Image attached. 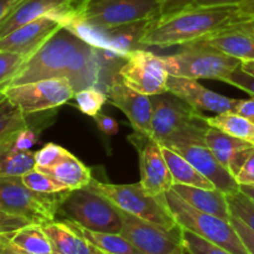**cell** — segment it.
<instances>
[{
  "label": "cell",
  "instance_id": "18",
  "mask_svg": "<svg viewBox=\"0 0 254 254\" xmlns=\"http://www.w3.org/2000/svg\"><path fill=\"white\" fill-rule=\"evenodd\" d=\"M180 155L190 161L205 178H207L215 185L216 189L225 192L226 195L236 193L240 191V185L236 181L235 176L218 161L205 143L190 144L174 148Z\"/></svg>",
  "mask_w": 254,
  "mask_h": 254
},
{
  "label": "cell",
  "instance_id": "12",
  "mask_svg": "<svg viewBox=\"0 0 254 254\" xmlns=\"http://www.w3.org/2000/svg\"><path fill=\"white\" fill-rule=\"evenodd\" d=\"M119 215L122 217V230L119 235L128 240L143 254H171L183 247V228L180 226L168 230L122 210H119Z\"/></svg>",
  "mask_w": 254,
  "mask_h": 254
},
{
  "label": "cell",
  "instance_id": "15",
  "mask_svg": "<svg viewBox=\"0 0 254 254\" xmlns=\"http://www.w3.org/2000/svg\"><path fill=\"white\" fill-rule=\"evenodd\" d=\"M140 181L143 190L150 196H163L174 186L170 169L163 155L161 145L153 138H146L139 149Z\"/></svg>",
  "mask_w": 254,
  "mask_h": 254
},
{
  "label": "cell",
  "instance_id": "37",
  "mask_svg": "<svg viewBox=\"0 0 254 254\" xmlns=\"http://www.w3.org/2000/svg\"><path fill=\"white\" fill-rule=\"evenodd\" d=\"M29 223L31 222H29L25 218L10 215V213H6L0 210V235L14 232V231L19 230V228L24 227V226L29 225Z\"/></svg>",
  "mask_w": 254,
  "mask_h": 254
},
{
  "label": "cell",
  "instance_id": "51",
  "mask_svg": "<svg viewBox=\"0 0 254 254\" xmlns=\"http://www.w3.org/2000/svg\"><path fill=\"white\" fill-rule=\"evenodd\" d=\"M6 98V97H5V94H4V92L2 91H0V103H1L2 101H4V99Z\"/></svg>",
  "mask_w": 254,
  "mask_h": 254
},
{
  "label": "cell",
  "instance_id": "20",
  "mask_svg": "<svg viewBox=\"0 0 254 254\" xmlns=\"http://www.w3.org/2000/svg\"><path fill=\"white\" fill-rule=\"evenodd\" d=\"M205 144L235 178L254 148L251 143L235 138L213 127H208L206 130Z\"/></svg>",
  "mask_w": 254,
  "mask_h": 254
},
{
  "label": "cell",
  "instance_id": "5",
  "mask_svg": "<svg viewBox=\"0 0 254 254\" xmlns=\"http://www.w3.org/2000/svg\"><path fill=\"white\" fill-rule=\"evenodd\" d=\"M69 191L42 193L27 188L21 176L0 178V210L31 223L45 225L55 221Z\"/></svg>",
  "mask_w": 254,
  "mask_h": 254
},
{
  "label": "cell",
  "instance_id": "49",
  "mask_svg": "<svg viewBox=\"0 0 254 254\" xmlns=\"http://www.w3.org/2000/svg\"><path fill=\"white\" fill-rule=\"evenodd\" d=\"M243 25H246L247 27H250L251 30H253L254 31V19H251V20H246V21H241Z\"/></svg>",
  "mask_w": 254,
  "mask_h": 254
},
{
  "label": "cell",
  "instance_id": "24",
  "mask_svg": "<svg viewBox=\"0 0 254 254\" xmlns=\"http://www.w3.org/2000/svg\"><path fill=\"white\" fill-rule=\"evenodd\" d=\"M41 171L49 174L57 183L71 191L87 188L93 179L91 170L71 153L62 159L59 164Z\"/></svg>",
  "mask_w": 254,
  "mask_h": 254
},
{
  "label": "cell",
  "instance_id": "35",
  "mask_svg": "<svg viewBox=\"0 0 254 254\" xmlns=\"http://www.w3.org/2000/svg\"><path fill=\"white\" fill-rule=\"evenodd\" d=\"M69 154L68 150H66L62 146L57 144L49 143L42 146L40 150L35 151V163H36V169L44 170V169L52 168L54 165L59 164L62 159L66 158Z\"/></svg>",
  "mask_w": 254,
  "mask_h": 254
},
{
  "label": "cell",
  "instance_id": "31",
  "mask_svg": "<svg viewBox=\"0 0 254 254\" xmlns=\"http://www.w3.org/2000/svg\"><path fill=\"white\" fill-rule=\"evenodd\" d=\"M181 242L185 253L189 254H233L230 251L184 228L181 232Z\"/></svg>",
  "mask_w": 254,
  "mask_h": 254
},
{
  "label": "cell",
  "instance_id": "50",
  "mask_svg": "<svg viewBox=\"0 0 254 254\" xmlns=\"http://www.w3.org/2000/svg\"><path fill=\"white\" fill-rule=\"evenodd\" d=\"M171 254H185V250H184V247L179 248V250H176L175 252H173Z\"/></svg>",
  "mask_w": 254,
  "mask_h": 254
},
{
  "label": "cell",
  "instance_id": "26",
  "mask_svg": "<svg viewBox=\"0 0 254 254\" xmlns=\"http://www.w3.org/2000/svg\"><path fill=\"white\" fill-rule=\"evenodd\" d=\"M9 240L26 254H54L51 241L42 225L29 223L14 232L6 233Z\"/></svg>",
  "mask_w": 254,
  "mask_h": 254
},
{
  "label": "cell",
  "instance_id": "39",
  "mask_svg": "<svg viewBox=\"0 0 254 254\" xmlns=\"http://www.w3.org/2000/svg\"><path fill=\"white\" fill-rule=\"evenodd\" d=\"M238 185H254V148L236 175Z\"/></svg>",
  "mask_w": 254,
  "mask_h": 254
},
{
  "label": "cell",
  "instance_id": "22",
  "mask_svg": "<svg viewBox=\"0 0 254 254\" xmlns=\"http://www.w3.org/2000/svg\"><path fill=\"white\" fill-rule=\"evenodd\" d=\"M51 241L54 254H106L74 231L64 221H52L42 225Z\"/></svg>",
  "mask_w": 254,
  "mask_h": 254
},
{
  "label": "cell",
  "instance_id": "14",
  "mask_svg": "<svg viewBox=\"0 0 254 254\" xmlns=\"http://www.w3.org/2000/svg\"><path fill=\"white\" fill-rule=\"evenodd\" d=\"M166 92L179 97L200 112H212L220 114L233 112L238 99L228 98L220 93L207 89L197 79L176 77L170 74L166 83Z\"/></svg>",
  "mask_w": 254,
  "mask_h": 254
},
{
  "label": "cell",
  "instance_id": "19",
  "mask_svg": "<svg viewBox=\"0 0 254 254\" xmlns=\"http://www.w3.org/2000/svg\"><path fill=\"white\" fill-rule=\"evenodd\" d=\"M61 26L60 21L52 17H40L0 37V50L19 54L27 59Z\"/></svg>",
  "mask_w": 254,
  "mask_h": 254
},
{
  "label": "cell",
  "instance_id": "16",
  "mask_svg": "<svg viewBox=\"0 0 254 254\" xmlns=\"http://www.w3.org/2000/svg\"><path fill=\"white\" fill-rule=\"evenodd\" d=\"M74 7L73 0H21L0 26V37L44 16L52 17L64 26Z\"/></svg>",
  "mask_w": 254,
  "mask_h": 254
},
{
  "label": "cell",
  "instance_id": "3",
  "mask_svg": "<svg viewBox=\"0 0 254 254\" xmlns=\"http://www.w3.org/2000/svg\"><path fill=\"white\" fill-rule=\"evenodd\" d=\"M153 103L151 138L160 145L174 149L205 143L208 129L206 116L179 97L169 93L150 96Z\"/></svg>",
  "mask_w": 254,
  "mask_h": 254
},
{
  "label": "cell",
  "instance_id": "48",
  "mask_svg": "<svg viewBox=\"0 0 254 254\" xmlns=\"http://www.w3.org/2000/svg\"><path fill=\"white\" fill-rule=\"evenodd\" d=\"M241 68L254 77V61H245L241 64Z\"/></svg>",
  "mask_w": 254,
  "mask_h": 254
},
{
  "label": "cell",
  "instance_id": "38",
  "mask_svg": "<svg viewBox=\"0 0 254 254\" xmlns=\"http://www.w3.org/2000/svg\"><path fill=\"white\" fill-rule=\"evenodd\" d=\"M231 223L235 227V230L237 231L238 236L242 240L243 245L246 246V248L248 250L250 254H254V232L248 227L246 223H243L240 218L235 217V216H231Z\"/></svg>",
  "mask_w": 254,
  "mask_h": 254
},
{
  "label": "cell",
  "instance_id": "32",
  "mask_svg": "<svg viewBox=\"0 0 254 254\" xmlns=\"http://www.w3.org/2000/svg\"><path fill=\"white\" fill-rule=\"evenodd\" d=\"M21 178L27 188L34 191H37V192L55 193L67 190L64 185L57 183L52 176H50L49 174L44 173V171L39 170L36 168L30 170L29 173L22 175Z\"/></svg>",
  "mask_w": 254,
  "mask_h": 254
},
{
  "label": "cell",
  "instance_id": "29",
  "mask_svg": "<svg viewBox=\"0 0 254 254\" xmlns=\"http://www.w3.org/2000/svg\"><path fill=\"white\" fill-rule=\"evenodd\" d=\"M32 114H25L19 107L5 98L0 103V144L26 128H32Z\"/></svg>",
  "mask_w": 254,
  "mask_h": 254
},
{
  "label": "cell",
  "instance_id": "13",
  "mask_svg": "<svg viewBox=\"0 0 254 254\" xmlns=\"http://www.w3.org/2000/svg\"><path fill=\"white\" fill-rule=\"evenodd\" d=\"M106 94L108 101L126 114L139 138H151L153 103L150 96L139 93L127 86L119 73L112 74L106 86Z\"/></svg>",
  "mask_w": 254,
  "mask_h": 254
},
{
  "label": "cell",
  "instance_id": "7",
  "mask_svg": "<svg viewBox=\"0 0 254 254\" xmlns=\"http://www.w3.org/2000/svg\"><path fill=\"white\" fill-rule=\"evenodd\" d=\"M164 197L176 223L181 228L191 231L233 254H250L231 221L192 207L174 190L164 193Z\"/></svg>",
  "mask_w": 254,
  "mask_h": 254
},
{
  "label": "cell",
  "instance_id": "52",
  "mask_svg": "<svg viewBox=\"0 0 254 254\" xmlns=\"http://www.w3.org/2000/svg\"><path fill=\"white\" fill-rule=\"evenodd\" d=\"M73 1H74V4L78 5V4H81L82 1H84V0H73Z\"/></svg>",
  "mask_w": 254,
  "mask_h": 254
},
{
  "label": "cell",
  "instance_id": "36",
  "mask_svg": "<svg viewBox=\"0 0 254 254\" xmlns=\"http://www.w3.org/2000/svg\"><path fill=\"white\" fill-rule=\"evenodd\" d=\"M223 82L231 84V86L237 87V88L242 89L246 93L254 97V77L252 74L243 71L241 66L236 68Z\"/></svg>",
  "mask_w": 254,
  "mask_h": 254
},
{
  "label": "cell",
  "instance_id": "27",
  "mask_svg": "<svg viewBox=\"0 0 254 254\" xmlns=\"http://www.w3.org/2000/svg\"><path fill=\"white\" fill-rule=\"evenodd\" d=\"M68 226H71L74 231L83 236L86 240L93 246H96L99 251L106 254H143L139 250H136L128 240L119 233H106V232H94V231L86 230L77 223L69 220H64Z\"/></svg>",
  "mask_w": 254,
  "mask_h": 254
},
{
  "label": "cell",
  "instance_id": "47",
  "mask_svg": "<svg viewBox=\"0 0 254 254\" xmlns=\"http://www.w3.org/2000/svg\"><path fill=\"white\" fill-rule=\"evenodd\" d=\"M240 191L247 195L251 200L254 201V185H241Z\"/></svg>",
  "mask_w": 254,
  "mask_h": 254
},
{
  "label": "cell",
  "instance_id": "23",
  "mask_svg": "<svg viewBox=\"0 0 254 254\" xmlns=\"http://www.w3.org/2000/svg\"><path fill=\"white\" fill-rule=\"evenodd\" d=\"M171 190L175 191L184 201L190 203L192 207L211 213L213 216L231 220V211L228 207L227 195L218 189H201L188 185H174Z\"/></svg>",
  "mask_w": 254,
  "mask_h": 254
},
{
  "label": "cell",
  "instance_id": "9",
  "mask_svg": "<svg viewBox=\"0 0 254 254\" xmlns=\"http://www.w3.org/2000/svg\"><path fill=\"white\" fill-rule=\"evenodd\" d=\"M59 215L94 232L121 233L122 230L118 207L88 188L69 191L60 206Z\"/></svg>",
  "mask_w": 254,
  "mask_h": 254
},
{
  "label": "cell",
  "instance_id": "30",
  "mask_svg": "<svg viewBox=\"0 0 254 254\" xmlns=\"http://www.w3.org/2000/svg\"><path fill=\"white\" fill-rule=\"evenodd\" d=\"M74 99L82 113L94 118L101 112L104 103L108 101V97L97 87H89V88L76 92Z\"/></svg>",
  "mask_w": 254,
  "mask_h": 254
},
{
  "label": "cell",
  "instance_id": "33",
  "mask_svg": "<svg viewBox=\"0 0 254 254\" xmlns=\"http://www.w3.org/2000/svg\"><path fill=\"white\" fill-rule=\"evenodd\" d=\"M227 202L231 215L240 218L254 232V201L251 200L242 191H238L236 193L227 195Z\"/></svg>",
  "mask_w": 254,
  "mask_h": 254
},
{
  "label": "cell",
  "instance_id": "44",
  "mask_svg": "<svg viewBox=\"0 0 254 254\" xmlns=\"http://www.w3.org/2000/svg\"><path fill=\"white\" fill-rule=\"evenodd\" d=\"M0 254H26L9 240L6 233L0 235Z\"/></svg>",
  "mask_w": 254,
  "mask_h": 254
},
{
  "label": "cell",
  "instance_id": "6",
  "mask_svg": "<svg viewBox=\"0 0 254 254\" xmlns=\"http://www.w3.org/2000/svg\"><path fill=\"white\" fill-rule=\"evenodd\" d=\"M169 74L191 79L225 81L242 61L208 45L193 42L179 52L161 56Z\"/></svg>",
  "mask_w": 254,
  "mask_h": 254
},
{
  "label": "cell",
  "instance_id": "46",
  "mask_svg": "<svg viewBox=\"0 0 254 254\" xmlns=\"http://www.w3.org/2000/svg\"><path fill=\"white\" fill-rule=\"evenodd\" d=\"M160 1L165 4V12H169L173 11V10L183 7L184 5L188 2V0H160ZM165 12H164V14H165Z\"/></svg>",
  "mask_w": 254,
  "mask_h": 254
},
{
  "label": "cell",
  "instance_id": "10",
  "mask_svg": "<svg viewBox=\"0 0 254 254\" xmlns=\"http://www.w3.org/2000/svg\"><path fill=\"white\" fill-rule=\"evenodd\" d=\"M5 97L25 114L42 113L59 108L74 98L73 87L66 78H51L2 89Z\"/></svg>",
  "mask_w": 254,
  "mask_h": 254
},
{
  "label": "cell",
  "instance_id": "2",
  "mask_svg": "<svg viewBox=\"0 0 254 254\" xmlns=\"http://www.w3.org/2000/svg\"><path fill=\"white\" fill-rule=\"evenodd\" d=\"M237 22V6H184L150 20L139 46H185Z\"/></svg>",
  "mask_w": 254,
  "mask_h": 254
},
{
  "label": "cell",
  "instance_id": "21",
  "mask_svg": "<svg viewBox=\"0 0 254 254\" xmlns=\"http://www.w3.org/2000/svg\"><path fill=\"white\" fill-rule=\"evenodd\" d=\"M197 42L215 47L242 62L254 61V31L242 22L231 25Z\"/></svg>",
  "mask_w": 254,
  "mask_h": 254
},
{
  "label": "cell",
  "instance_id": "17",
  "mask_svg": "<svg viewBox=\"0 0 254 254\" xmlns=\"http://www.w3.org/2000/svg\"><path fill=\"white\" fill-rule=\"evenodd\" d=\"M36 140V131L26 128L0 144V178L22 176L36 168L35 153L30 150Z\"/></svg>",
  "mask_w": 254,
  "mask_h": 254
},
{
  "label": "cell",
  "instance_id": "11",
  "mask_svg": "<svg viewBox=\"0 0 254 254\" xmlns=\"http://www.w3.org/2000/svg\"><path fill=\"white\" fill-rule=\"evenodd\" d=\"M118 71L124 83L145 96L166 93L169 72L161 56L136 49L129 52Z\"/></svg>",
  "mask_w": 254,
  "mask_h": 254
},
{
  "label": "cell",
  "instance_id": "28",
  "mask_svg": "<svg viewBox=\"0 0 254 254\" xmlns=\"http://www.w3.org/2000/svg\"><path fill=\"white\" fill-rule=\"evenodd\" d=\"M206 123L254 145V123L236 112H225L213 117H206Z\"/></svg>",
  "mask_w": 254,
  "mask_h": 254
},
{
  "label": "cell",
  "instance_id": "42",
  "mask_svg": "<svg viewBox=\"0 0 254 254\" xmlns=\"http://www.w3.org/2000/svg\"><path fill=\"white\" fill-rule=\"evenodd\" d=\"M233 112L246 117L254 123V97L251 99H238Z\"/></svg>",
  "mask_w": 254,
  "mask_h": 254
},
{
  "label": "cell",
  "instance_id": "45",
  "mask_svg": "<svg viewBox=\"0 0 254 254\" xmlns=\"http://www.w3.org/2000/svg\"><path fill=\"white\" fill-rule=\"evenodd\" d=\"M21 0H0V26Z\"/></svg>",
  "mask_w": 254,
  "mask_h": 254
},
{
  "label": "cell",
  "instance_id": "40",
  "mask_svg": "<svg viewBox=\"0 0 254 254\" xmlns=\"http://www.w3.org/2000/svg\"><path fill=\"white\" fill-rule=\"evenodd\" d=\"M94 121H96L99 130L103 131L107 135H114V134H117L119 131L118 122L114 118H112V117L107 116V114H103L99 112V113L94 117Z\"/></svg>",
  "mask_w": 254,
  "mask_h": 254
},
{
  "label": "cell",
  "instance_id": "43",
  "mask_svg": "<svg viewBox=\"0 0 254 254\" xmlns=\"http://www.w3.org/2000/svg\"><path fill=\"white\" fill-rule=\"evenodd\" d=\"M237 11L240 22L254 19V0H243L237 5Z\"/></svg>",
  "mask_w": 254,
  "mask_h": 254
},
{
  "label": "cell",
  "instance_id": "41",
  "mask_svg": "<svg viewBox=\"0 0 254 254\" xmlns=\"http://www.w3.org/2000/svg\"><path fill=\"white\" fill-rule=\"evenodd\" d=\"M243 0H188L184 6H237Z\"/></svg>",
  "mask_w": 254,
  "mask_h": 254
},
{
  "label": "cell",
  "instance_id": "34",
  "mask_svg": "<svg viewBox=\"0 0 254 254\" xmlns=\"http://www.w3.org/2000/svg\"><path fill=\"white\" fill-rule=\"evenodd\" d=\"M25 60L26 59L19 54L0 50V91L11 81Z\"/></svg>",
  "mask_w": 254,
  "mask_h": 254
},
{
  "label": "cell",
  "instance_id": "4",
  "mask_svg": "<svg viewBox=\"0 0 254 254\" xmlns=\"http://www.w3.org/2000/svg\"><path fill=\"white\" fill-rule=\"evenodd\" d=\"M164 12L165 4L160 0H84L76 5L64 26L78 20L102 29H114L156 19Z\"/></svg>",
  "mask_w": 254,
  "mask_h": 254
},
{
  "label": "cell",
  "instance_id": "1",
  "mask_svg": "<svg viewBox=\"0 0 254 254\" xmlns=\"http://www.w3.org/2000/svg\"><path fill=\"white\" fill-rule=\"evenodd\" d=\"M99 52L71 30L61 26L25 60L6 87L51 78L68 79L74 92L97 87L102 71Z\"/></svg>",
  "mask_w": 254,
  "mask_h": 254
},
{
  "label": "cell",
  "instance_id": "25",
  "mask_svg": "<svg viewBox=\"0 0 254 254\" xmlns=\"http://www.w3.org/2000/svg\"><path fill=\"white\" fill-rule=\"evenodd\" d=\"M163 155L170 169L174 185H188L201 189H216L215 185L202 175L190 161L168 146L161 145Z\"/></svg>",
  "mask_w": 254,
  "mask_h": 254
},
{
  "label": "cell",
  "instance_id": "8",
  "mask_svg": "<svg viewBox=\"0 0 254 254\" xmlns=\"http://www.w3.org/2000/svg\"><path fill=\"white\" fill-rule=\"evenodd\" d=\"M87 188L94 192L101 193L119 210L136 216L141 220L155 223L168 230H173L179 226L166 205L164 195H148L143 190L140 184L114 185V184L102 183L92 179L91 184Z\"/></svg>",
  "mask_w": 254,
  "mask_h": 254
}]
</instances>
